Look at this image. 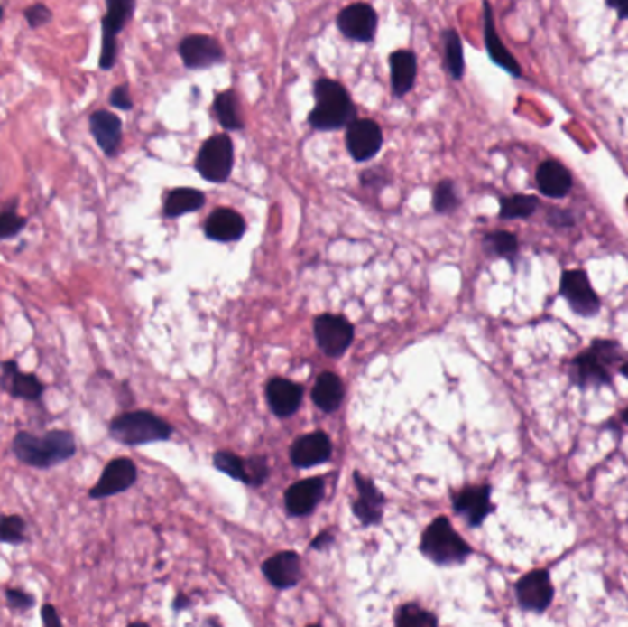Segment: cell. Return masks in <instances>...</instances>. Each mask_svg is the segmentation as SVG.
Wrapping results in <instances>:
<instances>
[{
	"label": "cell",
	"instance_id": "cell-1",
	"mask_svg": "<svg viewBox=\"0 0 628 627\" xmlns=\"http://www.w3.org/2000/svg\"><path fill=\"white\" fill-rule=\"evenodd\" d=\"M10 451L23 465L46 472L72 460L78 453V442L74 433L63 429L46 431L44 435L19 431L12 440Z\"/></svg>",
	"mask_w": 628,
	"mask_h": 627
},
{
	"label": "cell",
	"instance_id": "cell-2",
	"mask_svg": "<svg viewBox=\"0 0 628 627\" xmlns=\"http://www.w3.org/2000/svg\"><path fill=\"white\" fill-rule=\"evenodd\" d=\"M312 94L314 108L307 117V122L312 129L338 131L358 118L355 103L342 83L320 78L314 81Z\"/></svg>",
	"mask_w": 628,
	"mask_h": 627
},
{
	"label": "cell",
	"instance_id": "cell-3",
	"mask_svg": "<svg viewBox=\"0 0 628 627\" xmlns=\"http://www.w3.org/2000/svg\"><path fill=\"white\" fill-rule=\"evenodd\" d=\"M109 435L113 440L134 447L170 440L173 427L152 412L129 410L113 417L109 424Z\"/></svg>",
	"mask_w": 628,
	"mask_h": 627
},
{
	"label": "cell",
	"instance_id": "cell-4",
	"mask_svg": "<svg viewBox=\"0 0 628 627\" xmlns=\"http://www.w3.org/2000/svg\"><path fill=\"white\" fill-rule=\"evenodd\" d=\"M234 163V142L232 136L225 131L212 135L200 145L195 156V170L206 182L223 184L232 177Z\"/></svg>",
	"mask_w": 628,
	"mask_h": 627
},
{
	"label": "cell",
	"instance_id": "cell-5",
	"mask_svg": "<svg viewBox=\"0 0 628 627\" xmlns=\"http://www.w3.org/2000/svg\"><path fill=\"white\" fill-rule=\"evenodd\" d=\"M421 552L438 565H457L470 556V547L447 517H438L423 534Z\"/></svg>",
	"mask_w": 628,
	"mask_h": 627
},
{
	"label": "cell",
	"instance_id": "cell-6",
	"mask_svg": "<svg viewBox=\"0 0 628 627\" xmlns=\"http://www.w3.org/2000/svg\"><path fill=\"white\" fill-rule=\"evenodd\" d=\"M107 12L101 17L99 69L113 70L118 60V35L133 21L136 0H105Z\"/></svg>",
	"mask_w": 628,
	"mask_h": 627
},
{
	"label": "cell",
	"instance_id": "cell-7",
	"mask_svg": "<svg viewBox=\"0 0 628 627\" xmlns=\"http://www.w3.org/2000/svg\"><path fill=\"white\" fill-rule=\"evenodd\" d=\"M384 144L381 126L372 118H356L346 127V147L358 164L370 163L381 153Z\"/></svg>",
	"mask_w": 628,
	"mask_h": 627
},
{
	"label": "cell",
	"instance_id": "cell-8",
	"mask_svg": "<svg viewBox=\"0 0 628 627\" xmlns=\"http://www.w3.org/2000/svg\"><path fill=\"white\" fill-rule=\"evenodd\" d=\"M337 28L349 41L370 44L377 37L379 15L372 5L353 3L340 10L337 17Z\"/></svg>",
	"mask_w": 628,
	"mask_h": 627
},
{
	"label": "cell",
	"instance_id": "cell-9",
	"mask_svg": "<svg viewBox=\"0 0 628 627\" xmlns=\"http://www.w3.org/2000/svg\"><path fill=\"white\" fill-rule=\"evenodd\" d=\"M138 481V469L131 458H115L101 472L99 481L88 490L92 501H103L131 490Z\"/></svg>",
	"mask_w": 628,
	"mask_h": 627
},
{
	"label": "cell",
	"instance_id": "cell-10",
	"mask_svg": "<svg viewBox=\"0 0 628 627\" xmlns=\"http://www.w3.org/2000/svg\"><path fill=\"white\" fill-rule=\"evenodd\" d=\"M179 56L188 70H204L225 63L226 54L221 42L209 35H188L179 42Z\"/></svg>",
	"mask_w": 628,
	"mask_h": 627
},
{
	"label": "cell",
	"instance_id": "cell-11",
	"mask_svg": "<svg viewBox=\"0 0 628 627\" xmlns=\"http://www.w3.org/2000/svg\"><path fill=\"white\" fill-rule=\"evenodd\" d=\"M0 390L14 399L41 403L46 385L32 372H23L15 359L0 360Z\"/></svg>",
	"mask_w": 628,
	"mask_h": 627
},
{
	"label": "cell",
	"instance_id": "cell-12",
	"mask_svg": "<svg viewBox=\"0 0 628 627\" xmlns=\"http://www.w3.org/2000/svg\"><path fill=\"white\" fill-rule=\"evenodd\" d=\"M560 293L568 300L569 307L581 317H594L601 309V300L594 291L590 278L585 271H566L560 280Z\"/></svg>",
	"mask_w": 628,
	"mask_h": 627
},
{
	"label": "cell",
	"instance_id": "cell-13",
	"mask_svg": "<svg viewBox=\"0 0 628 627\" xmlns=\"http://www.w3.org/2000/svg\"><path fill=\"white\" fill-rule=\"evenodd\" d=\"M518 605L523 611L544 613L553 602V585L548 570H533L522 576L514 587Z\"/></svg>",
	"mask_w": 628,
	"mask_h": 627
},
{
	"label": "cell",
	"instance_id": "cell-14",
	"mask_svg": "<svg viewBox=\"0 0 628 627\" xmlns=\"http://www.w3.org/2000/svg\"><path fill=\"white\" fill-rule=\"evenodd\" d=\"M314 339L329 357H340L353 342V326L340 315H320L314 321Z\"/></svg>",
	"mask_w": 628,
	"mask_h": 627
},
{
	"label": "cell",
	"instance_id": "cell-15",
	"mask_svg": "<svg viewBox=\"0 0 628 627\" xmlns=\"http://www.w3.org/2000/svg\"><path fill=\"white\" fill-rule=\"evenodd\" d=\"M88 131L105 156H116L124 142V124L118 115L109 109H97L88 117Z\"/></svg>",
	"mask_w": 628,
	"mask_h": 627
},
{
	"label": "cell",
	"instance_id": "cell-16",
	"mask_svg": "<svg viewBox=\"0 0 628 627\" xmlns=\"http://www.w3.org/2000/svg\"><path fill=\"white\" fill-rule=\"evenodd\" d=\"M493 510L491 486H470L454 497V511L461 515L466 520V525L473 529L480 527Z\"/></svg>",
	"mask_w": 628,
	"mask_h": 627
},
{
	"label": "cell",
	"instance_id": "cell-17",
	"mask_svg": "<svg viewBox=\"0 0 628 627\" xmlns=\"http://www.w3.org/2000/svg\"><path fill=\"white\" fill-rule=\"evenodd\" d=\"M333 444L329 436L322 431L309 433L298 438L291 447V460L296 467L309 469L312 465H320L331 458Z\"/></svg>",
	"mask_w": 628,
	"mask_h": 627
},
{
	"label": "cell",
	"instance_id": "cell-18",
	"mask_svg": "<svg viewBox=\"0 0 628 627\" xmlns=\"http://www.w3.org/2000/svg\"><path fill=\"white\" fill-rule=\"evenodd\" d=\"M353 479L358 490V499L353 502L355 515L358 517V520L364 527L377 525V522L383 519V508L386 502L383 493L377 490V486L370 479H365L358 472L353 473Z\"/></svg>",
	"mask_w": 628,
	"mask_h": 627
},
{
	"label": "cell",
	"instance_id": "cell-19",
	"mask_svg": "<svg viewBox=\"0 0 628 627\" xmlns=\"http://www.w3.org/2000/svg\"><path fill=\"white\" fill-rule=\"evenodd\" d=\"M571 383L579 388H599L612 383V374L606 364L588 350L571 360Z\"/></svg>",
	"mask_w": 628,
	"mask_h": 627
},
{
	"label": "cell",
	"instance_id": "cell-20",
	"mask_svg": "<svg viewBox=\"0 0 628 627\" xmlns=\"http://www.w3.org/2000/svg\"><path fill=\"white\" fill-rule=\"evenodd\" d=\"M246 223L243 216L232 208H217L208 216L204 225V234L208 239L219 243H234L245 236Z\"/></svg>",
	"mask_w": 628,
	"mask_h": 627
},
{
	"label": "cell",
	"instance_id": "cell-21",
	"mask_svg": "<svg viewBox=\"0 0 628 627\" xmlns=\"http://www.w3.org/2000/svg\"><path fill=\"white\" fill-rule=\"evenodd\" d=\"M263 574L276 589H291L303 576L301 559L292 550L280 552L263 563Z\"/></svg>",
	"mask_w": 628,
	"mask_h": 627
},
{
	"label": "cell",
	"instance_id": "cell-22",
	"mask_svg": "<svg viewBox=\"0 0 628 627\" xmlns=\"http://www.w3.org/2000/svg\"><path fill=\"white\" fill-rule=\"evenodd\" d=\"M324 481L314 477L292 484L285 493V506L291 515H309L324 497Z\"/></svg>",
	"mask_w": 628,
	"mask_h": 627
},
{
	"label": "cell",
	"instance_id": "cell-23",
	"mask_svg": "<svg viewBox=\"0 0 628 627\" xmlns=\"http://www.w3.org/2000/svg\"><path fill=\"white\" fill-rule=\"evenodd\" d=\"M390 80L395 98L410 94L417 81V58L411 50H397L390 56Z\"/></svg>",
	"mask_w": 628,
	"mask_h": 627
},
{
	"label": "cell",
	"instance_id": "cell-24",
	"mask_svg": "<svg viewBox=\"0 0 628 627\" xmlns=\"http://www.w3.org/2000/svg\"><path fill=\"white\" fill-rule=\"evenodd\" d=\"M303 399V390L300 385L276 378L267 385V401L271 410L280 417H289L298 412Z\"/></svg>",
	"mask_w": 628,
	"mask_h": 627
},
{
	"label": "cell",
	"instance_id": "cell-25",
	"mask_svg": "<svg viewBox=\"0 0 628 627\" xmlns=\"http://www.w3.org/2000/svg\"><path fill=\"white\" fill-rule=\"evenodd\" d=\"M484 37H485V46H487V54L489 58L502 67L503 70H507L509 74H513L514 78H518L522 74L516 60L511 56V51L503 46L502 39L498 37V32L494 28V19H493V10L491 5L484 3Z\"/></svg>",
	"mask_w": 628,
	"mask_h": 627
},
{
	"label": "cell",
	"instance_id": "cell-26",
	"mask_svg": "<svg viewBox=\"0 0 628 627\" xmlns=\"http://www.w3.org/2000/svg\"><path fill=\"white\" fill-rule=\"evenodd\" d=\"M204 202H206V195L200 190L175 188V190H170L166 193L162 212L166 218L177 220V218H182L186 214L200 211Z\"/></svg>",
	"mask_w": 628,
	"mask_h": 627
},
{
	"label": "cell",
	"instance_id": "cell-27",
	"mask_svg": "<svg viewBox=\"0 0 628 627\" xmlns=\"http://www.w3.org/2000/svg\"><path fill=\"white\" fill-rule=\"evenodd\" d=\"M537 184L548 197H564L571 188V175L562 164L548 161L537 170Z\"/></svg>",
	"mask_w": 628,
	"mask_h": 627
},
{
	"label": "cell",
	"instance_id": "cell-28",
	"mask_svg": "<svg viewBox=\"0 0 628 627\" xmlns=\"http://www.w3.org/2000/svg\"><path fill=\"white\" fill-rule=\"evenodd\" d=\"M214 115L226 133H236L245 129V120L239 111V96L232 89L223 90L216 96Z\"/></svg>",
	"mask_w": 628,
	"mask_h": 627
},
{
	"label": "cell",
	"instance_id": "cell-29",
	"mask_svg": "<svg viewBox=\"0 0 628 627\" xmlns=\"http://www.w3.org/2000/svg\"><path fill=\"white\" fill-rule=\"evenodd\" d=\"M344 399V385L342 381L331 374L324 372L319 379L317 385L312 388V401L320 410L324 412H335Z\"/></svg>",
	"mask_w": 628,
	"mask_h": 627
},
{
	"label": "cell",
	"instance_id": "cell-30",
	"mask_svg": "<svg viewBox=\"0 0 628 627\" xmlns=\"http://www.w3.org/2000/svg\"><path fill=\"white\" fill-rule=\"evenodd\" d=\"M443 61H445V70L454 81L463 80V74H465L463 42L457 32L452 28L443 32Z\"/></svg>",
	"mask_w": 628,
	"mask_h": 627
},
{
	"label": "cell",
	"instance_id": "cell-31",
	"mask_svg": "<svg viewBox=\"0 0 628 627\" xmlns=\"http://www.w3.org/2000/svg\"><path fill=\"white\" fill-rule=\"evenodd\" d=\"M539 208V199L533 195H513L500 201L502 220H526Z\"/></svg>",
	"mask_w": 628,
	"mask_h": 627
},
{
	"label": "cell",
	"instance_id": "cell-32",
	"mask_svg": "<svg viewBox=\"0 0 628 627\" xmlns=\"http://www.w3.org/2000/svg\"><path fill=\"white\" fill-rule=\"evenodd\" d=\"M28 543V525L26 520L17 515L0 513V545H24Z\"/></svg>",
	"mask_w": 628,
	"mask_h": 627
},
{
	"label": "cell",
	"instance_id": "cell-33",
	"mask_svg": "<svg viewBox=\"0 0 628 627\" xmlns=\"http://www.w3.org/2000/svg\"><path fill=\"white\" fill-rule=\"evenodd\" d=\"M214 463L219 472L226 473L228 477L241 481L248 484V458H241L230 451H219L214 454Z\"/></svg>",
	"mask_w": 628,
	"mask_h": 627
},
{
	"label": "cell",
	"instance_id": "cell-34",
	"mask_svg": "<svg viewBox=\"0 0 628 627\" xmlns=\"http://www.w3.org/2000/svg\"><path fill=\"white\" fill-rule=\"evenodd\" d=\"M395 623L399 627H434L438 625V618L423 607L415 604H406L399 607L395 614Z\"/></svg>",
	"mask_w": 628,
	"mask_h": 627
},
{
	"label": "cell",
	"instance_id": "cell-35",
	"mask_svg": "<svg viewBox=\"0 0 628 627\" xmlns=\"http://www.w3.org/2000/svg\"><path fill=\"white\" fill-rule=\"evenodd\" d=\"M484 247L493 256L513 259L518 252V239L511 232L498 230V232H491L484 238Z\"/></svg>",
	"mask_w": 628,
	"mask_h": 627
},
{
	"label": "cell",
	"instance_id": "cell-36",
	"mask_svg": "<svg viewBox=\"0 0 628 627\" xmlns=\"http://www.w3.org/2000/svg\"><path fill=\"white\" fill-rule=\"evenodd\" d=\"M432 204H434V211L438 214H452L457 211L459 204H461V199L457 195L456 184L450 179H443L441 182H438V186L434 190Z\"/></svg>",
	"mask_w": 628,
	"mask_h": 627
},
{
	"label": "cell",
	"instance_id": "cell-37",
	"mask_svg": "<svg viewBox=\"0 0 628 627\" xmlns=\"http://www.w3.org/2000/svg\"><path fill=\"white\" fill-rule=\"evenodd\" d=\"M15 206L17 201L12 208H6V211L0 212V241L17 238L28 225V220L17 212Z\"/></svg>",
	"mask_w": 628,
	"mask_h": 627
},
{
	"label": "cell",
	"instance_id": "cell-38",
	"mask_svg": "<svg viewBox=\"0 0 628 627\" xmlns=\"http://www.w3.org/2000/svg\"><path fill=\"white\" fill-rule=\"evenodd\" d=\"M590 350L606 364V367H615L617 362H623V350L615 341H594Z\"/></svg>",
	"mask_w": 628,
	"mask_h": 627
},
{
	"label": "cell",
	"instance_id": "cell-39",
	"mask_svg": "<svg viewBox=\"0 0 628 627\" xmlns=\"http://www.w3.org/2000/svg\"><path fill=\"white\" fill-rule=\"evenodd\" d=\"M358 181L364 188H368V190H383L384 186L390 184V173L383 168V166H375V168H368V170H364L360 175H358Z\"/></svg>",
	"mask_w": 628,
	"mask_h": 627
},
{
	"label": "cell",
	"instance_id": "cell-40",
	"mask_svg": "<svg viewBox=\"0 0 628 627\" xmlns=\"http://www.w3.org/2000/svg\"><path fill=\"white\" fill-rule=\"evenodd\" d=\"M24 19L32 30H37L50 24L51 19H54V14H51V10L46 5L35 3L24 10Z\"/></svg>",
	"mask_w": 628,
	"mask_h": 627
},
{
	"label": "cell",
	"instance_id": "cell-41",
	"mask_svg": "<svg viewBox=\"0 0 628 627\" xmlns=\"http://www.w3.org/2000/svg\"><path fill=\"white\" fill-rule=\"evenodd\" d=\"M5 596H6L8 607L14 611H28L35 605V596L17 587H8L5 591Z\"/></svg>",
	"mask_w": 628,
	"mask_h": 627
},
{
	"label": "cell",
	"instance_id": "cell-42",
	"mask_svg": "<svg viewBox=\"0 0 628 627\" xmlns=\"http://www.w3.org/2000/svg\"><path fill=\"white\" fill-rule=\"evenodd\" d=\"M109 106L115 109H120V111H133L134 101H133V96L129 92V85L124 83V85H118L111 90Z\"/></svg>",
	"mask_w": 628,
	"mask_h": 627
},
{
	"label": "cell",
	"instance_id": "cell-43",
	"mask_svg": "<svg viewBox=\"0 0 628 627\" xmlns=\"http://www.w3.org/2000/svg\"><path fill=\"white\" fill-rule=\"evenodd\" d=\"M41 622L44 627H63V620L56 609V605H51V604H42Z\"/></svg>",
	"mask_w": 628,
	"mask_h": 627
},
{
	"label": "cell",
	"instance_id": "cell-44",
	"mask_svg": "<svg viewBox=\"0 0 628 627\" xmlns=\"http://www.w3.org/2000/svg\"><path fill=\"white\" fill-rule=\"evenodd\" d=\"M621 19H628V0H606Z\"/></svg>",
	"mask_w": 628,
	"mask_h": 627
},
{
	"label": "cell",
	"instance_id": "cell-45",
	"mask_svg": "<svg viewBox=\"0 0 628 627\" xmlns=\"http://www.w3.org/2000/svg\"><path fill=\"white\" fill-rule=\"evenodd\" d=\"M329 545H333V536L331 534H320L317 539L312 541V548H317V550H324L328 548Z\"/></svg>",
	"mask_w": 628,
	"mask_h": 627
},
{
	"label": "cell",
	"instance_id": "cell-46",
	"mask_svg": "<svg viewBox=\"0 0 628 627\" xmlns=\"http://www.w3.org/2000/svg\"><path fill=\"white\" fill-rule=\"evenodd\" d=\"M173 607H175L177 611H180V607H182V609H184V607H188V600H186V596H179Z\"/></svg>",
	"mask_w": 628,
	"mask_h": 627
},
{
	"label": "cell",
	"instance_id": "cell-47",
	"mask_svg": "<svg viewBox=\"0 0 628 627\" xmlns=\"http://www.w3.org/2000/svg\"><path fill=\"white\" fill-rule=\"evenodd\" d=\"M621 374H623V376L628 379V362H624L623 367H621Z\"/></svg>",
	"mask_w": 628,
	"mask_h": 627
},
{
	"label": "cell",
	"instance_id": "cell-48",
	"mask_svg": "<svg viewBox=\"0 0 628 627\" xmlns=\"http://www.w3.org/2000/svg\"><path fill=\"white\" fill-rule=\"evenodd\" d=\"M623 422L628 426V407L623 410Z\"/></svg>",
	"mask_w": 628,
	"mask_h": 627
},
{
	"label": "cell",
	"instance_id": "cell-49",
	"mask_svg": "<svg viewBox=\"0 0 628 627\" xmlns=\"http://www.w3.org/2000/svg\"><path fill=\"white\" fill-rule=\"evenodd\" d=\"M3 19H5V8L0 6V23H3Z\"/></svg>",
	"mask_w": 628,
	"mask_h": 627
}]
</instances>
